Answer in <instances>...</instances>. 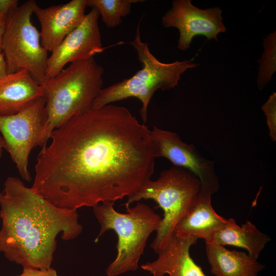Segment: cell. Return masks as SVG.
I'll return each instance as SVG.
<instances>
[{"label":"cell","instance_id":"7402d4cb","mask_svg":"<svg viewBox=\"0 0 276 276\" xmlns=\"http://www.w3.org/2000/svg\"><path fill=\"white\" fill-rule=\"evenodd\" d=\"M17 0H0V14L7 16L11 10L18 6Z\"/></svg>","mask_w":276,"mask_h":276},{"label":"cell","instance_id":"9a60e30c","mask_svg":"<svg viewBox=\"0 0 276 276\" xmlns=\"http://www.w3.org/2000/svg\"><path fill=\"white\" fill-rule=\"evenodd\" d=\"M43 97L41 84L26 70L0 78V116L15 114Z\"/></svg>","mask_w":276,"mask_h":276},{"label":"cell","instance_id":"2e32d148","mask_svg":"<svg viewBox=\"0 0 276 276\" xmlns=\"http://www.w3.org/2000/svg\"><path fill=\"white\" fill-rule=\"evenodd\" d=\"M205 244L211 272L215 276H258L265 267L245 252L229 250L214 243Z\"/></svg>","mask_w":276,"mask_h":276},{"label":"cell","instance_id":"603a6c76","mask_svg":"<svg viewBox=\"0 0 276 276\" xmlns=\"http://www.w3.org/2000/svg\"><path fill=\"white\" fill-rule=\"evenodd\" d=\"M7 16L0 14V53L2 50V44L5 31Z\"/></svg>","mask_w":276,"mask_h":276},{"label":"cell","instance_id":"cb8c5ba5","mask_svg":"<svg viewBox=\"0 0 276 276\" xmlns=\"http://www.w3.org/2000/svg\"><path fill=\"white\" fill-rule=\"evenodd\" d=\"M7 74L6 62L2 52L0 53V78Z\"/></svg>","mask_w":276,"mask_h":276},{"label":"cell","instance_id":"4fadbf2b","mask_svg":"<svg viewBox=\"0 0 276 276\" xmlns=\"http://www.w3.org/2000/svg\"><path fill=\"white\" fill-rule=\"evenodd\" d=\"M197 240L181 238L173 233L166 245L156 253L157 259L142 264L141 267L152 276H206L190 254L191 246Z\"/></svg>","mask_w":276,"mask_h":276},{"label":"cell","instance_id":"5bb4252c","mask_svg":"<svg viewBox=\"0 0 276 276\" xmlns=\"http://www.w3.org/2000/svg\"><path fill=\"white\" fill-rule=\"evenodd\" d=\"M213 193L211 189L202 186L190 209L174 228L177 236L201 238L210 242L215 233L227 223L228 219L218 215L213 208Z\"/></svg>","mask_w":276,"mask_h":276},{"label":"cell","instance_id":"ffe728a7","mask_svg":"<svg viewBox=\"0 0 276 276\" xmlns=\"http://www.w3.org/2000/svg\"><path fill=\"white\" fill-rule=\"evenodd\" d=\"M262 110L266 118L269 135L273 142L276 141V93H273L262 106Z\"/></svg>","mask_w":276,"mask_h":276},{"label":"cell","instance_id":"7a4b0ae2","mask_svg":"<svg viewBox=\"0 0 276 276\" xmlns=\"http://www.w3.org/2000/svg\"><path fill=\"white\" fill-rule=\"evenodd\" d=\"M4 187L0 252L23 268H51L57 236L72 240L82 231L77 210L57 207L16 177H8Z\"/></svg>","mask_w":276,"mask_h":276},{"label":"cell","instance_id":"9c48e42d","mask_svg":"<svg viewBox=\"0 0 276 276\" xmlns=\"http://www.w3.org/2000/svg\"><path fill=\"white\" fill-rule=\"evenodd\" d=\"M99 14L91 8L81 23L49 56L46 78L56 76L67 64L87 60L104 49L99 26Z\"/></svg>","mask_w":276,"mask_h":276},{"label":"cell","instance_id":"52a82bcc","mask_svg":"<svg viewBox=\"0 0 276 276\" xmlns=\"http://www.w3.org/2000/svg\"><path fill=\"white\" fill-rule=\"evenodd\" d=\"M37 4L30 0L14 8L7 16L2 50L7 73L26 70L40 84L46 78L48 52L40 32L31 21Z\"/></svg>","mask_w":276,"mask_h":276},{"label":"cell","instance_id":"30bf717a","mask_svg":"<svg viewBox=\"0 0 276 276\" xmlns=\"http://www.w3.org/2000/svg\"><path fill=\"white\" fill-rule=\"evenodd\" d=\"M221 13L219 7L201 9L193 5L190 0H174L171 8L162 17V24L165 28L178 29L177 47L185 51L196 36L218 40L217 35L226 31Z\"/></svg>","mask_w":276,"mask_h":276},{"label":"cell","instance_id":"d6986e66","mask_svg":"<svg viewBox=\"0 0 276 276\" xmlns=\"http://www.w3.org/2000/svg\"><path fill=\"white\" fill-rule=\"evenodd\" d=\"M263 40L264 51L258 61L260 65L257 83L260 89L269 82L276 70V32L266 36Z\"/></svg>","mask_w":276,"mask_h":276},{"label":"cell","instance_id":"5b68a950","mask_svg":"<svg viewBox=\"0 0 276 276\" xmlns=\"http://www.w3.org/2000/svg\"><path fill=\"white\" fill-rule=\"evenodd\" d=\"M139 23L134 39L129 42L136 50L142 68L128 79L102 88L94 100L91 108H98L115 102L133 97L142 103L140 113L144 124L147 121L148 107L157 89L174 88L180 76L198 64L191 60L163 63L150 51L147 43L142 41Z\"/></svg>","mask_w":276,"mask_h":276},{"label":"cell","instance_id":"ac0fdd59","mask_svg":"<svg viewBox=\"0 0 276 276\" xmlns=\"http://www.w3.org/2000/svg\"><path fill=\"white\" fill-rule=\"evenodd\" d=\"M142 0H87V6L94 8L104 24L109 28L119 26L122 18L128 15L132 4Z\"/></svg>","mask_w":276,"mask_h":276},{"label":"cell","instance_id":"3957f363","mask_svg":"<svg viewBox=\"0 0 276 276\" xmlns=\"http://www.w3.org/2000/svg\"><path fill=\"white\" fill-rule=\"evenodd\" d=\"M104 69L94 57L73 62L42 83L47 123L46 144L53 131L91 109L102 88Z\"/></svg>","mask_w":276,"mask_h":276},{"label":"cell","instance_id":"277c9868","mask_svg":"<svg viewBox=\"0 0 276 276\" xmlns=\"http://www.w3.org/2000/svg\"><path fill=\"white\" fill-rule=\"evenodd\" d=\"M114 204V202H106L93 208L100 226L95 243L108 230H113L118 236L117 256L106 269L107 276H118L137 269L148 239L157 231L162 221L161 217L144 203L139 201L134 206H125V213L117 211Z\"/></svg>","mask_w":276,"mask_h":276},{"label":"cell","instance_id":"ba28073f","mask_svg":"<svg viewBox=\"0 0 276 276\" xmlns=\"http://www.w3.org/2000/svg\"><path fill=\"white\" fill-rule=\"evenodd\" d=\"M45 102L41 97L17 113L0 116V132L4 149L9 154L21 178L30 182L29 157L33 148L47 145Z\"/></svg>","mask_w":276,"mask_h":276},{"label":"cell","instance_id":"44dd1931","mask_svg":"<svg viewBox=\"0 0 276 276\" xmlns=\"http://www.w3.org/2000/svg\"><path fill=\"white\" fill-rule=\"evenodd\" d=\"M17 276H60L54 268L40 269L31 267H24L21 274Z\"/></svg>","mask_w":276,"mask_h":276},{"label":"cell","instance_id":"6da1fadb","mask_svg":"<svg viewBox=\"0 0 276 276\" xmlns=\"http://www.w3.org/2000/svg\"><path fill=\"white\" fill-rule=\"evenodd\" d=\"M49 140L37 157L32 188L61 209L123 199L154 172L150 130L123 106L91 108L54 129Z\"/></svg>","mask_w":276,"mask_h":276},{"label":"cell","instance_id":"8992f818","mask_svg":"<svg viewBox=\"0 0 276 276\" xmlns=\"http://www.w3.org/2000/svg\"><path fill=\"white\" fill-rule=\"evenodd\" d=\"M199 178L190 171L173 166L162 171L155 180L144 183L127 197L125 206L142 199H152L164 211V216L150 247L155 253L163 249L179 220L190 209L201 189Z\"/></svg>","mask_w":276,"mask_h":276},{"label":"cell","instance_id":"7c38bea8","mask_svg":"<svg viewBox=\"0 0 276 276\" xmlns=\"http://www.w3.org/2000/svg\"><path fill=\"white\" fill-rule=\"evenodd\" d=\"M86 7L87 0H72L45 8L36 5L33 13L40 25L41 45L48 52H52L81 23Z\"/></svg>","mask_w":276,"mask_h":276},{"label":"cell","instance_id":"d4e9b609","mask_svg":"<svg viewBox=\"0 0 276 276\" xmlns=\"http://www.w3.org/2000/svg\"><path fill=\"white\" fill-rule=\"evenodd\" d=\"M4 149V142L2 136L0 135V158L2 157Z\"/></svg>","mask_w":276,"mask_h":276},{"label":"cell","instance_id":"8fae6325","mask_svg":"<svg viewBox=\"0 0 276 276\" xmlns=\"http://www.w3.org/2000/svg\"><path fill=\"white\" fill-rule=\"evenodd\" d=\"M154 158L164 157L173 166L185 168L200 179L202 186L214 193L219 187L218 179L213 161L203 157L192 144L183 142L175 132L154 126L150 130Z\"/></svg>","mask_w":276,"mask_h":276},{"label":"cell","instance_id":"e0dca14e","mask_svg":"<svg viewBox=\"0 0 276 276\" xmlns=\"http://www.w3.org/2000/svg\"><path fill=\"white\" fill-rule=\"evenodd\" d=\"M270 240L268 236L261 232L251 222L247 221L240 226L235 219L231 218L215 233L210 242L243 248L251 257L257 260Z\"/></svg>","mask_w":276,"mask_h":276}]
</instances>
